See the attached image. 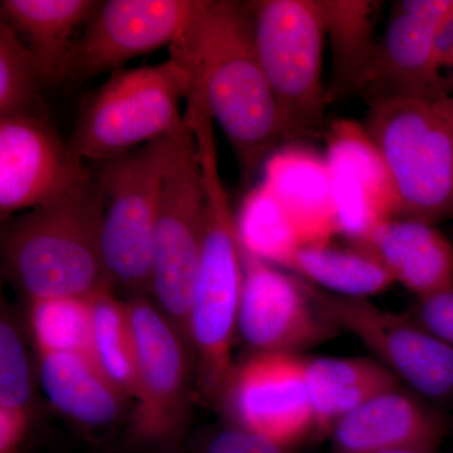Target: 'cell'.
<instances>
[{
	"mask_svg": "<svg viewBox=\"0 0 453 453\" xmlns=\"http://www.w3.org/2000/svg\"><path fill=\"white\" fill-rule=\"evenodd\" d=\"M170 58L188 76L234 150L249 183L268 155L288 142L285 124L256 50L247 2L201 0L172 46Z\"/></svg>",
	"mask_w": 453,
	"mask_h": 453,
	"instance_id": "cell-1",
	"label": "cell"
},
{
	"mask_svg": "<svg viewBox=\"0 0 453 453\" xmlns=\"http://www.w3.org/2000/svg\"><path fill=\"white\" fill-rule=\"evenodd\" d=\"M105 210L91 172L62 198L5 220L3 267L29 303L112 288L103 255Z\"/></svg>",
	"mask_w": 453,
	"mask_h": 453,
	"instance_id": "cell-2",
	"label": "cell"
},
{
	"mask_svg": "<svg viewBox=\"0 0 453 453\" xmlns=\"http://www.w3.org/2000/svg\"><path fill=\"white\" fill-rule=\"evenodd\" d=\"M193 134L207 211L189 315V342L198 392L208 403L219 405L235 365L232 350L243 290V246L219 175L213 124L199 121Z\"/></svg>",
	"mask_w": 453,
	"mask_h": 453,
	"instance_id": "cell-3",
	"label": "cell"
},
{
	"mask_svg": "<svg viewBox=\"0 0 453 453\" xmlns=\"http://www.w3.org/2000/svg\"><path fill=\"white\" fill-rule=\"evenodd\" d=\"M365 129L388 175L395 219H453L451 95L369 104Z\"/></svg>",
	"mask_w": 453,
	"mask_h": 453,
	"instance_id": "cell-4",
	"label": "cell"
},
{
	"mask_svg": "<svg viewBox=\"0 0 453 453\" xmlns=\"http://www.w3.org/2000/svg\"><path fill=\"white\" fill-rule=\"evenodd\" d=\"M187 89L186 73L170 57L115 71L83 106L68 145L82 162L100 164L177 133L187 124Z\"/></svg>",
	"mask_w": 453,
	"mask_h": 453,
	"instance_id": "cell-5",
	"label": "cell"
},
{
	"mask_svg": "<svg viewBox=\"0 0 453 453\" xmlns=\"http://www.w3.org/2000/svg\"><path fill=\"white\" fill-rule=\"evenodd\" d=\"M256 50L288 142L311 138L324 127L329 89L324 85L321 0H253Z\"/></svg>",
	"mask_w": 453,
	"mask_h": 453,
	"instance_id": "cell-6",
	"label": "cell"
},
{
	"mask_svg": "<svg viewBox=\"0 0 453 453\" xmlns=\"http://www.w3.org/2000/svg\"><path fill=\"white\" fill-rule=\"evenodd\" d=\"M184 127L91 169L106 202L103 255L107 276L112 288H124L133 297L151 294L160 192Z\"/></svg>",
	"mask_w": 453,
	"mask_h": 453,
	"instance_id": "cell-7",
	"label": "cell"
},
{
	"mask_svg": "<svg viewBox=\"0 0 453 453\" xmlns=\"http://www.w3.org/2000/svg\"><path fill=\"white\" fill-rule=\"evenodd\" d=\"M207 193L189 122L179 133L164 175L155 226L151 294L157 308L190 347L189 315L203 234ZM192 349V348H190Z\"/></svg>",
	"mask_w": 453,
	"mask_h": 453,
	"instance_id": "cell-8",
	"label": "cell"
},
{
	"mask_svg": "<svg viewBox=\"0 0 453 453\" xmlns=\"http://www.w3.org/2000/svg\"><path fill=\"white\" fill-rule=\"evenodd\" d=\"M138 345L139 384L130 417L131 440L142 446H174L187 427L195 359L177 327L146 295L131 297Z\"/></svg>",
	"mask_w": 453,
	"mask_h": 453,
	"instance_id": "cell-9",
	"label": "cell"
},
{
	"mask_svg": "<svg viewBox=\"0 0 453 453\" xmlns=\"http://www.w3.org/2000/svg\"><path fill=\"white\" fill-rule=\"evenodd\" d=\"M305 282L312 299L340 332L353 334L408 388L429 403H453L452 347L408 314H395L365 297L340 296Z\"/></svg>",
	"mask_w": 453,
	"mask_h": 453,
	"instance_id": "cell-10",
	"label": "cell"
},
{
	"mask_svg": "<svg viewBox=\"0 0 453 453\" xmlns=\"http://www.w3.org/2000/svg\"><path fill=\"white\" fill-rule=\"evenodd\" d=\"M340 334L303 279L282 273L243 247L238 335L252 354L301 356Z\"/></svg>",
	"mask_w": 453,
	"mask_h": 453,
	"instance_id": "cell-11",
	"label": "cell"
},
{
	"mask_svg": "<svg viewBox=\"0 0 453 453\" xmlns=\"http://www.w3.org/2000/svg\"><path fill=\"white\" fill-rule=\"evenodd\" d=\"M308 357L251 354L234 365L219 404L229 425L290 449L316 431L308 380Z\"/></svg>",
	"mask_w": 453,
	"mask_h": 453,
	"instance_id": "cell-12",
	"label": "cell"
},
{
	"mask_svg": "<svg viewBox=\"0 0 453 453\" xmlns=\"http://www.w3.org/2000/svg\"><path fill=\"white\" fill-rule=\"evenodd\" d=\"M201 0L101 2L74 42L65 81L121 70L133 59L170 47L192 20Z\"/></svg>",
	"mask_w": 453,
	"mask_h": 453,
	"instance_id": "cell-13",
	"label": "cell"
},
{
	"mask_svg": "<svg viewBox=\"0 0 453 453\" xmlns=\"http://www.w3.org/2000/svg\"><path fill=\"white\" fill-rule=\"evenodd\" d=\"M89 174L46 116L0 118L3 222L62 198Z\"/></svg>",
	"mask_w": 453,
	"mask_h": 453,
	"instance_id": "cell-14",
	"label": "cell"
},
{
	"mask_svg": "<svg viewBox=\"0 0 453 453\" xmlns=\"http://www.w3.org/2000/svg\"><path fill=\"white\" fill-rule=\"evenodd\" d=\"M452 0L395 2L374 56L350 94L366 104L403 96H445L434 38Z\"/></svg>",
	"mask_w": 453,
	"mask_h": 453,
	"instance_id": "cell-15",
	"label": "cell"
},
{
	"mask_svg": "<svg viewBox=\"0 0 453 453\" xmlns=\"http://www.w3.org/2000/svg\"><path fill=\"white\" fill-rule=\"evenodd\" d=\"M446 432L440 410L399 387L347 414L330 434L333 453H437Z\"/></svg>",
	"mask_w": 453,
	"mask_h": 453,
	"instance_id": "cell-16",
	"label": "cell"
},
{
	"mask_svg": "<svg viewBox=\"0 0 453 453\" xmlns=\"http://www.w3.org/2000/svg\"><path fill=\"white\" fill-rule=\"evenodd\" d=\"M354 244L372 252L395 283L416 295L417 300L453 288V244L434 225L383 219Z\"/></svg>",
	"mask_w": 453,
	"mask_h": 453,
	"instance_id": "cell-17",
	"label": "cell"
},
{
	"mask_svg": "<svg viewBox=\"0 0 453 453\" xmlns=\"http://www.w3.org/2000/svg\"><path fill=\"white\" fill-rule=\"evenodd\" d=\"M38 372L50 403L85 429L112 427L130 401L86 354H42Z\"/></svg>",
	"mask_w": 453,
	"mask_h": 453,
	"instance_id": "cell-18",
	"label": "cell"
},
{
	"mask_svg": "<svg viewBox=\"0 0 453 453\" xmlns=\"http://www.w3.org/2000/svg\"><path fill=\"white\" fill-rule=\"evenodd\" d=\"M101 2L95 0H2L0 18L37 57L49 86L67 79L73 35L88 25Z\"/></svg>",
	"mask_w": 453,
	"mask_h": 453,
	"instance_id": "cell-19",
	"label": "cell"
},
{
	"mask_svg": "<svg viewBox=\"0 0 453 453\" xmlns=\"http://www.w3.org/2000/svg\"><path fill=\"white\" fill-rule=\"evenodd\" d=\"M306 380L316 418V431L334 426L402 381L375 357H315L306 363Z\"/></svg>",
	"mask_w": 453,
	"mask_h": 453,
	"instance_id": "cell-20",
	"label": "cell"
},
{
	"mask_svg": "<svg viewBox=\"0 0 453 453\" xmlns=\"http://www.w3.org/2000/svg\"><path fill=\"white\" fill-rule=\"evenodd\" d=\"M281 266L316 288L340 296L369 299L395 283L380 259L354 243L351 247L336 246L329 241L303 244Z\"/></svg>",
	"mask_w": 453,
	"mask_h": 453,
	"instance_id": "cell-21",
	"label": "cell"
},
{
	"mask_svg": "<svg viewBox=\"0 0 453 453\" xmlns=\"http://www.w3.org/2000/svg\"><path fill=\"white\" fill-rule=\"evenodd\" d=\"M325 38L332 55L329 97L350 94L365 73L380 41L375 16L380 3L372 0H321Z\"/></svg>",
	"mask_w": 453,
	"mask_h": 453,
	"instance_id": "cell-22",
	"label": "cell"
},
{
	"mask_svg": "<svg viewBox=\"0 0 453 453\" xmlns=\"http://www.w3.org/2000/svg\"><path fill=\"white\" fill-rule=\"evenodd\" d=\"M92 357L98 368L130 399L138 395V345L129 303L116 299L111 288L91 296Z\"/></svg>",
	"mask_w": 453,
	"mask_h": 453,
	"instance_id": "cell-23",
	"label": "cell"
},
{
	"mask_svg": "<svg viewBox=\"0 0 453 453\" xmlns=\"http://www.w3.org/2000/svg\"><path fill=\"white\" fill-rule=\"evenodd\" d=\"M326 163L334 178L354 184L368 196L381 219H395L386 166L365 127L335 122L327 133Z\"/></svg>",
	"mask_w": 453,
	"mask_h": 453,
	"instance_id": "cell-24",
	"label": "cell"
},
{
	"mask_svg": "<svg viewBox=\"0 0 453 453\" xmlns=\"http://www.w3.org/2000/svg\"><path fill=\"white\" fill-rule=\"evenodd\" d=\"M29 316L38 356L74 353L92 357L91 297L32 301Z\"/></svg>",
	"mask_w": 453,
	"mask_h": 453,
	"instance_id": "cell-25",
	"label": "cell"
},
{
	"mask_svg": "<svg viewBox=\"0 0 453 453\" xmlns=\"http://www.w3.org/2000/svg\"><path fill=\"white\" fill-rule=\"evenodd\" d=\"M49 88L37 57L11 26L0 22V118L40 115Z\"/></svg>",
	"mask_w": 453,
	"mask_h": 453,
	"instance_id": "cell-26",
	"label": "cell"
},
{
	"mask_svg": "<svg viewBox=\"0 0 453 453\" xmlns=\"http://www.w3.org/2000/svg\"><path fill=\"white\" fill-rule=\"evenodd\" d=\"M31 363L19 327L3 310L0 320V408L31 411Z\"/></svg>",
	"mask_w": 453,
	"mask_h": 453,
	"instance_id": "cell-27",
	"label": "cell"
},
{
	"mask_svg": "<svg viewBox=\"0 0 453 453\" xmlns=\"http://www.w3.org/2000/svg\"><path fill=\"white\" fill-rule=\"evenodd\" d=\"M195 453H285V449L252 432L226 425L205 434Z\"/></svg>",
	"mask_w": 453,
	"mask_h": 453,
	"instance_id": "cell-28",
	"label": "cell"
},
{
	"mask_svg": "<svg viewBox=\"0 0 453 453\" xmlns=\"http://www.w3.org/2000/svg\"><path fill=\"white\" fill-rule=\"evenodd\" d=\"M408 315L453 348V288L427 299L417 300Z\"/></svg>",
	"mask_w": 453,
	"mask_h": 453,
	"instance_id": "cell-29",
	"label": "cell"
},
{
	"mask_svg": "<svg viewBox=\"0 0 453 453\" xmlns=\"http://www.w3.org/2000/svg\"><path fill=\"white\" fill-rule=\"evenodd\" d=\"M32 421V411L0 408V453H19Z\"/></svg>",
	"mask_w": 453,
	"mask_h": 453,
	"instance_id": "cell-30",
	"label": "cell"
},
{
	"mask_svg": "<svg viewBox=\"0 0 453 453\" xmlns=\"http://www.w3.org/2000/svg\"><path fill=\"white\" fill-rule=\"evenodd\" d=\"M434 52L447 94L449 95V89L453 85V0L451 7L438 26L434 38Z\"/></svg>",
	"mask_w": 453,
	"mask_h": 453,
	"instance_id": "cell-31",
	"label": "cell"
},
{
	"mask_svg": "<svg viewBox=\"0 0 453 453\" xmlns=\"http://www.w3.org/2000/svg\"><path fill=\"white\" fill-rule=\"evenodd\" d=\"M388 453H422V452H388Z\"/></svg>",
	"mask_w": 453,
	"mask_h": 453,
	"instance_id": "cell-32",
	"label": "cell"
},
{
	"mask_svg": "<svg viewBox=\"0 0 453 453\" xmlns=\"http://www.w3.org/2000/svg\"><path fill=\"white\" fill-rule=\"evenodd\" d=\"M451 109H452V111H453V96H451Z\"/></svg>",
	"mask_w": 453,
	"mask_h": 453,
	"instance_id": "cell-33",
	"label": "cell"
},
{
	"mask_svg": "<svg viewBox=\"0 0 453 453\" xmlns=\"http://www.w3.org/2000/svg\"><path fill=\"white\" fill-rule=\"evenodd\" d=\"M452 92H453V85H452L451 89H449V95H451V94H452Z\"/></svg>",
	"mask_w": 453,
	"mask_h": 453,
	"instance_id": "cell-34",
	"label": "cell"
}]
</instances>
